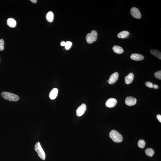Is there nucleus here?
Here are the masks:
<instances>
[{"label":"nucleus","mask_w":161,"mask_h":161,"mask_svg":"<svg viewBox=\"0 0 161 161\" xmlns=\"http://www.w3.org/2000/svg\"><path fill=\"white\" fill-rule=\"evenodd\" d=\"M7 23L8 26L11 28H15L16 26V21L13 18H10L8 19Z\"/></svg>","instance_id":"13"},{"label":"nucleus","mask_w":161,"mask_h":161,"mask_svg":"<svg viewBox=\"0 0 161 161\" xmlns=\"http://www.w3.org/2000/svg\"><path fill=\"white\" fill-rule=\"evenodd\" d=\"M130 58L135 61H139L143 60L144 57L142 55L137 53H133L131 55Z\"/></svg>","instance_id":"10"},{"label":"nucleus","mask_w":161,"mask_h":161,"mask_svg":"<svg viewBox=\"0 0 161 161\" xmlns=\"http://www.w3.org/2000/svg\"><path fill=\"white\" fill-rule=\"evenodd\" d=\"M113 50L115 53L118 54H121L124 52V49L122 47L117 46H114L113 48Z\"/></svg>","instance_id":"15"},{"label":"nucleus","mask_w":161,"mask_h":161,"mask_svg":"<svg viewBox=\"0 0 161 161\" xmlns=\"http://www.w3.org/2000/svg\"><path fill=\"white\" fill-rule=\"evenodd\" d=\"M145 85L149 88H153L154 84L150 82L147 81L145 82Z\"/></svg>","instance_id":"23"},{"label":"nucleus","mask_w":161,"mask_h":161,"mask_svg":"<svg viewBox=\"0 0 161 161\" xmlns=\"http://www.w3.org/2000/svg\"><path fill=\"white\" fill-rule=\"evenodd\" d=\"M146 144V142L143 140H140L138 141V146L139 148H143L145 147Z\"/></svg>","instance_id":"19"},{"label":"nucleus","mask_w":161,"mask_h":161,"mask_svg":"<svg viewBox=\"0 0 161 161\" xmlns=\"http://www.w3.org/2000/svg\"><path fill=\"white\" fill-rule=\"evenodd\" d=\"M72 42L70 41H67L65 42V47L67 50H68L70 49L72 46Z\"/></svg>","instance_id":"20"},{"label":"nucleus","mask_w":161,"mask_h":161,"mask_svg":"<svg viewBox=\"0 0 161 161\" xmlns=\"http://www.w3.org/2000/svg\"><path fill=\"white\" fill-rule=\"evenodd\" d=\"M150 53L155 57H157L160 60H161V52L155 49H152L150 50Z\"/></svg>","instance_id":"14"},{"label":"nucleus","mask_w":161,"mask_h":161,"mask_svg":"<svg viewBox=\"0 0 161 161\" xmlns=\"http://www.w3.org/2000/svg\"><path fill=\"white\" fill-rule=\"evenodd\" d=\"M109 136L113 141L115 142L120 143L123 141L122 135L118 131L115 130H113L110 132Z\"/></svg>","instance_id":"2"},{"label":"nucleus","mask_w":161,"mask_h":161,"mask_svg":"<svg viewBox=\"0 0 161 161\" xmlns=\"http://www.w3.org/2000/svg\"><path fill=\"white\" fill-rule=\"evenodd\" d=\"M117 101L116 99L111 98L109 99L106 102V106L109 108H112L115 106L117 103Z\"/></svg>","instance_id":"8"},{"label":"nucleus","mask_w":161,"mask_h":161,"mask_svg":"<svg viewBox=\"0 0 161 161\" xmlns=\"http://www.w3.org/2000/svg\"><path fill=\"white\" fill-rule=\"evenodd\" d=\"M157 117L158 120L160 121V123L161 122V115H157Z\"/></svg>","instance_id":"24"},{"label":"nucleus","mask_w":161,"mask_h":161,"mask_svg":"<svg viewBox=\"0 0 161 161\" xmlns=\"http://www.w3.org/2000/svg\"><path fill=\"white\" fill-rule=\"evenodd\" d=\"M30 1L34 3H36L37 2V1L36 0H30Z\"/></svg>","instance_id":"27"},{"label":"nucleus","mask_w":161,"mask_h":161,"mask_svg":"<svg viewBox=\"0 0 161 161\" xmlns=\"http://www.w3.org/2000/svg\"><path fill=\"white\" fill-rule=\"evenodd\" d=\"M118 77L119 74L118 72H115L113 73L110 77L109 80H108V83L111 84H114L118 80Z\"/></svg>","instance_id":"9"},{"label":"nucleus","mask_w":161,"mask_h":161,"mask_svg":"<svg viewBox=\"0 0 161 161\" xmlns=\"http://www.w3.org/2000/svg\"><path fill=\"white\" fill-rule=\"evenodd\" d=\"M98 33L95 30L92 31L91 33L87 34L86 36V40L87 43L92 44L97 40Z\"/></svg>","instance_id":"3"},{"label":"nucleus","mask_w":161,"mask_h":161,"mask_svg":"<svg viewBox=\"0 0 161 161\" xmlns=\"http://www.w3.org/2000/svg\"><path fill=\"white\" fill-rule=\"evenodd\" d=\"M136 98L132 97H128L126 99L125 103L127 105L132 106L135 105L136 103Z\"/></svg>","instance_id":"7"},{"label":"nucleus","mask_w":161,"mask_h":161,"mask_svg":"<svg viewBox=\"0 0 161 161\" xmlns=\"http://www.w3.org/2000/svg\"><path fill=\"white\" fill-rule=\"evenodd\" d=\"M34 149L37 152L39 158L43 160H45L46 157V154L41 146L40 143L38 142L36 144L34 147Z\"/></svg>","instance_id":"4"},{"label":"nucleus","mask_w":161,"mask_h":161,"mask_svg":"<svg viewBox=\"0 0 161 161\" xmlns=\"http://www.w3.org/2000/svg\"><path fill=\"white\" fill-rule=\"evenodd\" d=\"M87 109L86 105L84 104H83L79 106L77 110L76 113L78 116L80 117L83 115Z\"/></svg>","instance_id":"6"},{"label":"nucleus","mask_w":161,"mask_h":161,"mask_svg":"<svg viewBox=\"0 0 161 161\" xmlns=\"http://www.w3.org/2000/svg\"><path fill=\"white\" fill-rule=\"evenodd\" d=\"M46 18L48 22H53L54 19L53 13L50 11L48 12L46 16Z\"/></svg>","instance_id":"17"},{"label":"nucleus","mask_w":161,"mask_h":161,"mask_svg":"<svg viewBox=\"0 0 161 161\" xmlns=\"http://www.w3.org/2000/svg\"><path fill=\"white\" fill-rule=\"evenodd\" d=\"M65 42L64 41H62L60 43V45L61 46H65Z\"/></svg>","instance_id":"25"},{"label":"nucleus","mask_w":161,"mask_h":161,"mask_svg":"<svg viewBox=\"0 0 161 161\" xmlns=\"http://www.w3.org/2000/svg\"><path fill=\"white\" fill-rule=\"evenodd\" d=\"M139 10L136 8H132L130 11L131 15L134 18L137 19H140L142 17V15Z\"/></svg>","instance_id":"5"},{"label":"nucleus","mask_w":161,"mask_h":161,"mask_svg":"<svg viewBox=\"0 0 161 161\" xmlns=\"http://www.w3.org/2000/svg\"><path fill=\"white\" fill-rule=\"evenodd\" d=\"M1 95L3 98L10 101H17L19 99V96L12 93L4 92L1 93Z\"/></svg>","instance_id":"1"},{"label":"nucleus","mask_w":161,"mask_h":161,"mask_svg":"<svg viewBox=\"0 0 161 161\" xmlns=\"http://www.w3.org/2000/svg\"><path fill=\"white\" fill-rule=\"evenodd\" d=\"M145 153L148 156L152 157L155 153V151L152 148H148L145 150Z\"/></svg>","instance_id":"18"},{"label":"nucleus","mask_w":161,"mask_h":161,"mask_svg":"<svg viewBox=\"0 0 161 161\" xmlns=\"http://www.w3.org/2000/svg\"><path fill=\"white\" fill-rule=\"evenodd\" d=\"M155 77L156 79L159 80H161V70L155 73Z\"/></svg>","instance_id":"21"},{"label":"nucleus","mask_w":161,"mask_h":161,"mask_svg":"<svg viewBox=\"0 0 161 161\" xmlns=\"http://www.w3.org/2000/svg\"><path fill=\"white\" fill-rule=\"evenodd\" d=\"M129 35V33L128 31H125L118 33L117 36L119 38L124 39L128 37Z\"/></svg>","instance_id":"16"},{"label":"nucleus","mask_w":161,"mask_h":161,"mask_svg":"<svg viewBox=\"0 0 161 161\" xmlns=\"http://www.w3.org/2000/svg\"><path fill=\"white\" fill-rule=\"evenodd\" d=\"M134 78V75L132 73H130L125 77V82L127 84H129L132 82Z\"/></svg>","instance_id":"12"},{"label":"nucleus","mask_w":161,"mask_h":161,"mask_svg":"<svg viewBox=\"0 0 161 161\" xmlns=\"http://www.w3.org/2000/svg\"><path fill=\"white\" fill-rule=\"evenodd\" d=\"M58 89L56 88L53 89L49 94V97L50 99L53 100L55 99L58 95Z\"/></svg>","instance_id":"11"},{"label":"nucleus","mask_w":161,"mask_h":161,"mask_svg":"<svg viewBox=\"0 0 161 161\" xmlns=\"http://www.w3.org/2000/svg\"><path fill=\"white\" fill-rule=\"evenodd\" d=\"M159 88V86L156 84H154L153 88L155 89H158Z\"/></svg>","instance_id":"26"},{"label":"nucleus","mask_w":161,"mask_h":161,"mask_svg":"<svg viewBox=\"0 0 161 161\" xmlns=\"http://www.w3.org/2000/svg\"><path fill=\"white\" fill-rule=\"evenodd\" d=\"M4 49V42L3 39L0 40V51H2Z\"/></svg>","instance_id":"22"}]
</instances>
